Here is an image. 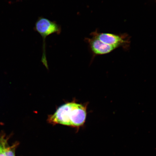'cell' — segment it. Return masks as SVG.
Masks as SVG:
<instances>
[{
    "instance_id": "277c9868",
    "label": "cell",
    "mask_w": 156,
    "mask_h": 156,
    "mask_svg": "<svg viewBox=\"0 0 156 156\" xmlns=\"http://www.w3.org/2000/svg\"><path fill=\"white\" fill-rule=\"evenodd\" d=\"M86 41L94 56L108 54L118 48L116 46L105 44L94 37L87 38Z\"/></svg>"
},
{
    "instance_id": "5b68a950",
    "label": "cell",
    "mask_w": 156,
    "mask_h": 156,
    "mask_svg": "<svg viewBox=\"0 0 156 156\" xmlns=\"http://www.w3.org/2000/svg\"><path fill=\"white\" fill-rule=\"evenodd\" d=\"M17 145L15 144L12 146H8L5 151V156H15V149Z\"/></svg>"
},
{
    "instance_id": "6da1fadb",
    "label": "cell",
    "mask_w": 156,
    "mask_h": 156,
    "mask_svg": "<svg viewBox=\"0 0 156 156\" xmlns=\"http://www.w3.org/2000/svg\"><path fill=\"white\" fill-rule=\"evenodd\" d=\"M87 116V105L68 102L62 105L53 114L48 116V121L53 125L79 127L85 123Z\"/></svg>"
},
{
    "instance_id": "7a4b0ae2",
    "label": "cell",
    "mask_w": 156,
    "mask_h": 156,
    "mask_svg": "<svg viewBox=\"0 0 156 156\" xmlns=\"http://www.w3.org/2000/svg\"><path fill=\"white\" fill-rule=\"evenodd\" d=\"M35 30L43 38V55L42 61L47 64L46 54V39L47 37L53 34H59L61 33V26L55 21H52L44 17H39L35 23Z\"/></svg>"
},
{
    "instance_id": "3957f363",
    "label": "cell",
    "mask_w": 156,
    "mask_h": 156,
    "mask_svg": "<svg viewBox=\"0 0 156 156\" xmlns=\"http://www.w3.org/2000/svg\"><path fill=\"white\" fill-rule=\"evenodd\" d=\"M90 36L95 37L105 44L116 46L118 48L122 47L127 48L130 44L129 38L127 34L100 33L96 30L91 33Z\"/></svg>"
}]
</instances>
